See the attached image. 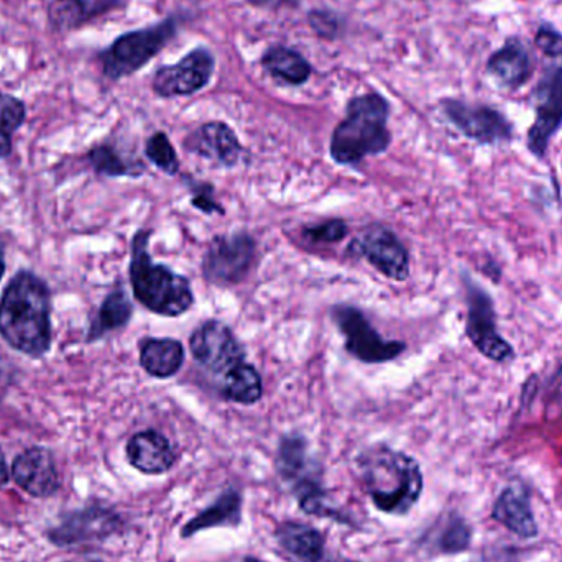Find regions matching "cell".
<instances>
[{
    "mask_svg": "<svg viewBox=\"0 0 562 562\" xmlns=\"http://www.w3.org/2000/svg\"><path fill=\"white\" fill-rule=\"evenodd\" d=\"M311 25L316 30L319 35L323 36H333L334 30H336V19L329 13L317 12L314 10V13L310 15Z\"/></svg>",
    "mask_w": 562,
    "mask_h": 562,
    "instance_id": "35",
    "label": "cell"
},
{
    "mask_svg": "<svg viewBox=\"0 0 562 562\" xmlns=\"http://www.w3.org/2000/svg\"><path fill=\"white\" fill-rule=\"evenodd\" d=\"M442 112L452 125L471 140L482 145H498L514 138V125L497 109L484 104H468L458 99H445Z\"/></svg>",
    "mask_w": 562,
    "mask_h": 562,
    "instance_id": "10",
    "label": "cell"
},
{
    "mask_svg": "<svg viewBox=\"0 0 562 562\" xmlns=\"http://www.w3.org/2000/svg\"><path fill=\"white\" fill-rule=\"evenodd\" d=\"M469 528L462 521H454L449 525L441 538V548L448 553H458L464 550L469 544Z\"/></svg>",
    "mask_w": 562,
    "mask_h": 562,
    "instance_id": "33",
    "label": "cell"
},
{
    "mask_svg": "<svg viewBox=\"0 0 562 562\" xmlns=\"http://www.w3.org/2000/svg\"><path fill=\"white\" fill-rule=\"evenodd\" d=\"M3 276H5V257H3V250L0 247V281H2Z\"/></svg>",
    "mask_w": 562,
    "mask_h": 562,
    "instance_id": "39",
    "label": "cell"
},
{
    "mask_svg": "<svg viewBox=\"0 0 562 562\" xmlns=\"http://www.w3.org/2000/svg\"><path fill=\"white\" fill-rule=\"evenodd\" d=\"M390 105L376 92L359 95L347 105V115L330 138V155L340 165H356L386 151Z\"/></svg>",
    "mask_w": 562,
    "mask_h": 562,
    "instance_id": "3",
    "label": "cell"
},
{
    "mask_svg": "<svg viewBox=\"0 0 562 562\" xmlns=\"http://www.w3.org/2000/svg\"><path fill=\"white\" fill-rule=\"evenodd\" d=\"M494 518L521 538L537 537L538 527L530 501L521 488H507L494 507Z\"/></svg>",
    "mask_w": 562,
    "mask_h": 562,
    "instance_id": "23",
    "label": "cell"
},
{
    "mask_svg": "<svg viewBox=\"0 0 562 562\" xmlns=\"http://www.w3.org/2000/svg\"><path fill=\"white\" fill-rule=\"evenodd\" d=\"M132 313H134V307H132L131 300L122 288L109 293L108 297L102 301L101 307H99L98 316L89 327L88 342H94V340L104 337L105 334L127 326Z\"/></svg>",
    "mask_w": 562,
    "mask_h": 562,
    "instance_id": "24",
    "label": "cell"
},
{
    "mask_svg": "<svg viewBox=\"0 0 562 562\" xmlns=\"http://www.w3.org/2000/svg\"><path fill=\"white\" fill-rule=\"evenodd\" d=\"M333 317L346 339L347 352L362 362H390L405 352V344L383 339L357 307L336 306L333 310Z\"/></svg>",
    "mask_w": 562,
    "mask_h": 562,
    "instance_id": "7",
    "label": "cell"
},
{
    "mask_svg": "<svg viewBox=\"0 0 562 562\" xmlns=\"http://www.w3.org/2000/svg\"><path fill=\"white\" fill-rule=\"evenodd\" d=\"M277 472L281 481L300 497V507L324 497L319 471L307 454V442L303 436L288 435L281 439L277 452Z\"/></svg>",
    "mask_w": 562,
    "mask_h": 562,
    "instance_id": "12",
    "label": "cell"
},
{
    "mask_svg": "<svg viewBox=\"0 0 562 562\" xmlns=\"http://www.w3.org/2000/svg\"><path fill=\"white\" fill-rule=\"evenodd\" d=\"M7 482H9V469H7L5 458L0 449V485H5Z\"/></svg>",
    "mask_w": 562,
    "mask_h": 562,
    "instance_id": "37",
    "label": "cell"
},
{
    "mask_svg": "<svg viewBox=\"0 0 562 562\" xmlns=\"http://www.w3.org/2000/svg\"><path fill=\"white\" fill-rule=\"evenodd\" d=\"M127 459L132 468L148 475L165 474L177 462L171 442L155 429L137 432L127 442Z\"/></svg>",
    "mask_w": 562,
    "mask_h": 562,
    "instance_id": "19",
    "label": "cell"
},
{
    "mask_svg": "<svg viewBox=\"0 0 562 562\" xmlns=\"http://www.w3.org/2000/svg\"><path fill=\"white\" fill-rule=\"evenodd\" d=\"M95 10L98 7L89 0H53L48 7V16L53 29L68 32L88 22Z\"/></svg>",
    "mask_w": 562,
    "mask_h": 562,
    "instance_id": "28",
    "label": "cell"
},
{
    "mask_svg": "<svg viewBox=\"0 0 562 562\" xmlns=\"http://www.w3.org/2000/svg\"><path fill=\"white\" fill-rule=\"evenodd\" d=\"M303 236L313 244L339 243L347 236V224L340 220L327 221L317 226L306 227Z\"/></svg>",
    "mask_w": 562,
    "mask_h": 562,
    "instance_id": "32",
    "label": "cell"
},
{
    "mask_svg": "<svg viewBox=\"0 0 562 562\" xmlns=\"http://www.w3.org/2000/svg\"><path fill=\"white\" fill-rule=\"evenodd\" d=\"M184 363V347L180 340L148 337L140 342V366L155 379H171Z\"/></svg>",
    "mask_w": 562,
    "mask_h": 562,
    "instance_id": "20",
    "label": "cell"
},
{
    "mask_svg": "<svg viewBox=\"0 0 562 562\" xmlns=\"http://www.w3.org/2000/svg\"><path fill=\"white\" fill-rule=\"evenodd\" d=\"M52 293L33 272L16 273L0 297V336L12 349L40 359L52 347Z\"/></svg>",
    "mask_w": 562,
    "mask_h": 562,
    "instance_id": "1",
    "label": "cell"
},
{
    "mask_svg": "<svg viewBox=\"0 0 562 562\" xmlns=\"http://www.w3.org/2000/svg\"><path fill=\"white\" fill-rule=\"evenodd\" d=\"M256 250V240L249 234L216 237L203 260L204 277L221 286L240 283L252 270Z\"/></svg>",
    "mask_w": 562,
    "mask_h": 562,
    "instance_id": "8",
    "label": "cell"
},
{
    "mask_svg": "<svg viewBox=\"0 0 562 562\" xmlns=\"http://www.w3.org/2000/svg\"><path fill=\"white\" fill-rule=\"evenodd\" d=\"M193 206L206 214L223 213L217 201L214 200L213 188L207 184L193 187Z\"/></svg>",
    "mask_w": 562,
    "mask_h": 562,
    "instance_id": "34",
    "label": "cell"
},
{
    "mask_svg": "<svg viewBox=\"0 0 562 562\" xmlns=\"http://www.w3.org/2000/svg\"><path fill=\"white\" fill-rule=\"evenodd\" d=\"M184 147L198 157L214 161L221 167H234L239 164L243 145L236 132L223 122H210L201 125L184 142Z\"/></svg>",
    "mask_w": 562,
    "mask_h": 562,
    "instance_id": "18",
    "label": "cell"
},
{
    "mask_svg": "<svg viewBox=\"0 0 562 562\" xmlns=\"http://www.w3.org/2000/svg\"><path fill=\"white\" fill-rule=\"evenodd\" d=\"M145 155L158 170L165 171L171 177L180 171L177 151H175L170 138L164 132H157L148 138L147 145H145Z\"/></svg>",
    "mask_w": 562,
    "mask_h": 562,
    "instance_id": "29",
    "label": "cell"
},
{
    "mask_svg": "<svg viewBox=\"0 0 562 562\" xmlns=\"http://www.w3.org/2000/svg\"><path fill=\"white\" fill-rule=\"evenodd\" d=\"M121 525V517L114 510L95 505V507L66 515L56 527L49 530L48 538L56 547H81V544L105 540L114 535Z\"/></svg>",
    "mask_w": 562,
    "mask_h": 562,
    "instance_id": "14",
    "label": "cell"
},
{
    "mask_svg": "<svg viewBox=\"0 0 562 562\" xmlns=\"http://www.w3.org/2000/svg\"><path fill=\"white\" fill-rule=\"evenodd\" d=\"M26 105L22 99L0 92V160L12 154L13 135L25 124Z\"/></svg>",
    "mask_w": 562,
    "mask_h": 562,
    "instance_id": "27",
    "label": "cell"
},
{
    "mask_svg": "<svg viewBox=\"0 0 562 562\" xmlns=\"http://www.w3.org/2000/svg\"><path fill=\"white\" fill-rule=\"evenodd\" d=\"M535 45L548 59L562 61V33L553 23L543 22L538 26Z\"/></svg>",
    "mask_w": 562,
    "mask_h": 562,
    "instance_id": "31",
    "label": "cell"
},
{
    "mask_svg": "<svg viewBox=\"0 0 562 562\" xmlns=\"http://www.w3.org/2000/svg\"><path fill=\"white\" fill-rule=\"evenodd\" d=\"M548 59V58H547ZM535 122L528 131V150L543 158L551 138L562 125V61L548 59L540 81L535 86Z\"/></svg>",
    "mask_w": 562,
    "mask_h": 562,
    "instance_id": "6",
    "label": "cell"
},
{
    "mask_svg": "<svg viewBox=\"0 0 562 562\" xmlns=\"http://www.w3.org/2000/svg\"><path fill=\"white\" fill-rule=\"evenodd\" d=\"M240 521H243V495L236 488H227L213 505L204 508L201 514L184 525L181 537L190 538L210 528L237 527Z\"/></svg>",
    "mask_w": 562,
    "mask_h": 562,
    "instance_id": "21",
    "label": "cell"
},
{
    "mask_svg": "<svg viewBox=\"0 0 562 562\" xmlns=\"http://www.w3.org/2000/svg\"><path fill=\"white\" fill-rule=\"evenodd\" d=\"M190 349L204 369L224 375L246 359L244 347L231 327L217 319L206 321L191 334Z\"/></svg>",
    "mask_w": 562,
    "mask_h": 562,
    "instance_id": "11",
    "label": "cell"
},
{
    "mask_svg": "<svg viewBox=\"0 0 562 562\" xmlns=\"http://www.w3.org/2000/svg\"><path fill=\"white\" fill-rule=\"evenodd\" d=\"M12 479L32 497H49L59 487L55 459L45 448H30L16 456L12 464Z\"/></svg>",
    "mask_w": 562,
    "mask_h": 562,
    "instance_id": "16",
    "label": "cell"
},
{
    "mask_svg": "<svg viewBox=\"0 0 562 562\" xmlns=\"http://www.w3.org/2000/svg\"><path fill=\"white\" fill-rule=\"evenodd\" d=\"M244 562H262V561L256 560V558H246V560H244Z\"/></svg>",
    "mask_w": 562,
    "mask_h": 562,
    "instance_id": "40",
    "label": "cell"
},
{
    "mask_svg": "<svg viewBox=\"0 0 562 562\" xmlns=\"http://www.w3.org/2000/svg\"><path fill=\"white\" fill-rule=\"evenodd\" d=\"M257 7H266V9H280V7H294L300 0H249Z\"/></svg>",
    "mask_w": 562,
    "mask_h": 562,
    "instance_id": "36",
    "label": "cell"
},
{
    "mask_svg": "<svg viewBox=\"0 0 562 562\" xmlns=\"http://www.w3.org/2000/svg\"><path fill=\"white\" fill-rule=\"evenodd\" d=\"M533 58L530 48L518 36H508L504 46L492 53L485 71L501 88L517 91L530 81L533 75Z\"/></svg>",
    "mask_w": 562,
    "mask_h": 562,
    "instance_id": "17",
    "label": "cell"
},
{
    "mask_svg": "<svg viewBox=\"0 0 562 562\" xmlns=\"http://www.w3.org/2000/svg\"><path fill=\"white\" fill-rule=\"evenodd\" d=\"M263 66L273 78L288 85L300 86L310 79L311 65L303 55L284 46H273L263 56Z\"/></svg>",
    "mask_w": 562,
    "mask_h": 562,
    "instance_id": "26",
    "label": "cell"
},
{
    "mask_svg": "<svg viewBox=\"0 0 562 562\" xmlns=\"http://www.w3.org/2000/svg\"><path fill=\"white\" fill-rule=\"evenodd\" d=\"M89 164L94 168L98 173L105 175V177H124V175H137L138 171L132 170L114 148L109 145H99L92 148L88 155Z\"/></svg>",
    "mask_w": 562,
    "mask_h": 562,
    "instance_id": "30",
    "label": "cell"
},
{
    "mask_svg": "<svg viewBox=\"0 0 562 562\" xmlns=\"http://www.w3.org/2000/svg\"><path fill=\"white\" fill-rule=\"evenodd\" d=\"M150 231H138L132 240L128 276L138 303L160 316L178 317L194 303L190 280L165 266H158L148 254Z\"/></svg>",
    "mask_w": 562,
    "mask_h": 562,
    "instance_id": "4",
    "label": "cell"
},
{
    "mask_svg": "<svg viewBox=\"0 0 562 562\" xmlns=\"http://www.w3.org/2000/svg\"><path fill=\"white\" fill-rule=\"evenodd\" d=\"M175 33L177 22L171 19L155 26L124 33L99 55L102 71L114 81L134 75L170 43Z\"/></svg>",
    "mask_w": 562,
    "mask_h": 562,
    "instance_id": "5",
    "label": "cell"
},
{
    "mask_svg": "<svg viewBox=\"0 0 562 562\" xmlns=\"http://www.w3.org/2000/svg\"><path fill=\"white\" fill-rule=\"evenodd\" d=\"M350 254L366 259L386 279L405 281L409 277L408 250L386 227L373 226L363 231L350 246Z\"/></svg>",
    "mask_w": 562,
    "mask_h": 562,
    "instance_id": "13",
    "label": "cell"
},
{
    "mask_svg": "<svg viewBox=\"0 0 562 562\" xmlns=\"http://www.w3.org/2000/svg\"><path fill=\"white\" fill-rule=\"evenodd\" d=\"M221 395L240 405H254L259 402L263 395L262 376L259 370L246 362L234 367L224 375Z\"/></svg>",
    "mask_w": 562,
    "mask_h": 562,
    "instance_id": "25",
    "label": "cell"
},
{
    "mask_svg": "<svg viewBox=\"0 0 562 562\" xmlns=\"http://www.w3.org/2000/svg\"><path fill=\"white\" fill-rule=\"evenodd\" d=\"M277 541L288 554L300 562H321L324 558V537L316 528L300 521H284L276 531Z\"/></svg>",
    "mask_w": 562,
    "mask_h": 562,
    "instance_id": "22",
    "label": "cell"
},
{
    "mask_svg": "<svg viewBox=\"0 0 562 562\" xmlns=\"http://www.w3.org/2000/svg\"><path fill=\"white\" fill-rule=\"evenodd\" d=\"M214 56L210 49L196 48L177 65L158 69L154 78L155 94L160 98L190 95L206 88L213 78Z\"/></svg>",
    "mask_w": 562,
    "mask_h": 562,
    "instance_id": "15",
    "label": "cell"
},
{
    "mask_svg": "<svg viewBox=\"0 0 562 562\" xmlns=\"http://www.w3.org/2000/svg\"><path fill=\"white\" fill-rule=\"evenodd\" d=\"M551 386H553L554 393L562 396V369L557 373V376H554L553 385Z\"/></svg>",
    "mask_w": 562,
    "mask_h": 562,
    "instance_id": "38",
    "label": "cell"
},
{
    "mask_svg": "<svg viewBox=\"0 0 562 562\" xmlns=\"http://www.w3.org/2000/svg\"><path fill=\"white\" fill-rule=\"evenodd\" d=\"M360 482L373 505L383 514L406 515L423 492L418 462L385 445L372 446L357 458Z\"/></svg>",
    "mask_w": 562,
    "mask_h": 562,
    "instance_id": "2",
    "label": "cell"
},
{
    "mask_svg": "<svg viewBox=\"0 0 562 562\" xmlns=\"http://www.w3.org/2000/svg\"><path fill=\"white\" fill-rule=\"evenodd\" d=\"M465 286L469 306L465 334L482 356L494 362H507L515 356L514 347L498 333L494 301L487 291L482 290L474 281H465Z\"/></svg>",
    "mask_w": 562,
    "mask_h": 562,
    "instance_id": "9",
    "label": "cell"
}]
</instances>
